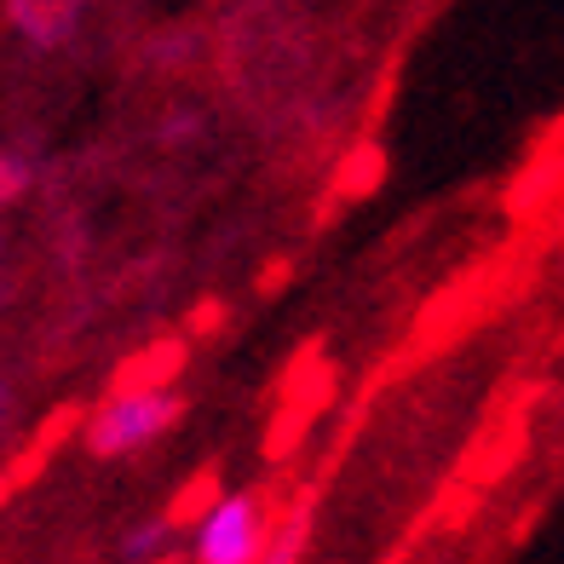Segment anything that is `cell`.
Here are the masks:
<instances>
[{"instance_id": "2", "label": "cell", "mask_w": 564, "mask_h": 564, "mask_svg": "<svg viewBox=\"0 0 564 564\" xmlns=\"http://www.w3.org/2000/svg\"><path fill=\"white\" fill-rule=\"evenodd\" d=\"M276 530V512L253 490H225L191 524V564H253Z\"/></svg>"}, {"instance_id": "4", "label": "cell", "mask_w": 564, "mask_h": 564, "mask_svg": "<svg viewBox=\"0 0 564 564\" xmlns=\"http://www.w3.org/2000/svg\"><path fill=\"white\" fill-rule=\"evenodd\" d=\"M305 542H312V496H300L289 512H282L276 530H271V542H265V553L253 564H300Z\"/></svg>"}, {"instance_id": "1", "label": "cell", "mask_w": 564, "mask_h": 564, "mask_svg": "<svg viewBox=\"0 0 564 564\" xmlns=\"http://www.w3.org/2000/svg\"><path fill=\"white\" fill-rule=\"evenodd\" d=\"M178 415H185V392L167 387V380H162V387H116L87 415L82 444L98 460H121V455H133L144 444L167 438V432L178 426Z\"/></svg>"}, {"instance_id": "8", "label": "cell", "mask_w": 564, "mask_h": 564, "mask_svg": "<svg viewBox=\"0 0 564 564\" xmlns=\"http://www.w3.org/2000/svg\"><path fill=\"white\" fill-rule=\"evenodd\" d=\"M12 403H18V392L7 387V380H0V426H7V421H12Z\"/></svg>"}, {"instance_id": "7", "label": "cell", "mask_w": 564, "mask_h": 564, "mask_svg": "<svg viewBox=\"0 0 564 564\" xmlns=\"http://www.w3.org/2000/svg\"><path fill=\"white\" fill-rule=\"evenodd\" d=\"M364 178H380V156H375V150H357V162L346 167V185H364Z\"/></svg>"}, {"instance_id": "5", "label": "cell", "mask_w": 564, "mask_h": 564, "mask_svg": "<svg viewBox=\"0 0 564 564\" xmlns=\"http://www.w3.org/2000/svg\"><path fill=\"white\" fill-rule=\"evenodd\" d=\"M173 535H178V524L167 519V512H156V519L127 524V530H121V542H116V553H121L127 564H156V558L167 553Z\"/></svg>"}, {"instance_id": "9", "label": "cell", "mask_w": 564, "mask_h": 564, "mask_svg": "<svg viewBox=\"0 0 564 564\" xmlns=\"http://www.w3.org/2000/svg\"><path fill=\"white\" fill-rule=\"evenodd\" d=\"M156 564H191V558H178V553H162V558H156Z\"/></svg>"}, {"instance_id": "6", "label": "cell", "mask_w": 564, "mask_h": 564, "mask_svg": "<svg viewBox=\"0 0 564 564\" xmlns=\"http://www.w3.org/2000/svg\"><path fill=\"white\" fill-rule=\"evenodd\" d=\"M35 185V162L23 156V150H0V208H12V202H23Z\"/></svg>"}, {"instance_id": "3", "label": "cell", "mask_w": 564, "mask_h": 564, "mask_svg": "<svg viewBox=\"0 0 564 564\" xmlns=\"http://www.w3.org/2000/svg\"><path fill=\"white\" fill-rule=\"evenodd\" d=\"M7 30L35 53H64L87 23V0H0Z\"/></svg>"}]
</instances>
